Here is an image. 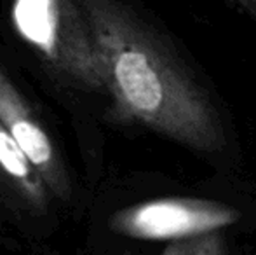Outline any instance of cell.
I'll return each instance as SVG.
<instances>
[{
  "label": "cell",
  "instance_id": "obj_1",
  "mask_svg": "<svg viewBox=\"0 0 256 255\" xmlns=\"http://www.w3.org/2000/svg\"><path fill=\"white\" fill-rule=\"evenodd\" d=\"M84 7L118 112L199 156L228 152L218 102L172 42L120 0H84Z\"/></svg>",
  "mask_w": 256,
  "mask_h": 255
},
{
  "label": "cell",
  "instance_id": "obj_2",
  "mask_svg": "<svg viewBox=\"0 0 256 255\" xmlns=\"http://www.w3.org/2000/svg\"><path fill=\"white\" fill-rule=\"evenodd\" d=\"M234 206L202 197H160L145 201L112 218V229L128 238L146 241H183L237 224Z\"/></svg>",
  "mask_w": 256,
  "mask_h": 255
},
{
  "label": "cell",
  "instance_id": "obj_3",
  "mask_svg": "<svg viewBox=\"0 0 256 255\" xmlns=\"http://www.w3.org/2000/svg\"><path fill=\"white\" fill-rule=\"evenodd\" d=\"M66 9V0H16L14 21L20 34L44 55L74 67V74L89 84L104 86L91 30L86 32L78 14Z\"/></svg>",
  "mask_w": 256,
  "mask_h": 255
},
{
  "label": "cell",
  "instance_id": "obj_4",
  "mask_svg": "<svg viewBox=\"0 0 256 255\" xmlns=\"http://www.w3.org/2000/svg\"><path fill=\"white\" fill-rule=\"evenodd\" d=\"M0 123L12 135L32 166L38 168L46 180L51 184L60 196H64V182L60 177V170L54 161V150L44 129L38 126L28 114L20 95L0 74Z\"/></svg>",
  "mask_w": 256,
  "mask_h": 255
},
{
  "label": "cell",
  "instance_id": "obj_5",
  "mask_svg": "<svg viewBox=\"0 0 256 255\" xmlns=\"http://www.w3.org/2000/svg\"><path fill=\"white\" fill-rule=\"evenodd\" d=\"M0 166L9 177H14L23 185L26 194L37 197V187H35L34 177H32L30 159L2 123H0Z\"/></svg>",
  "mask_w": 256,
  "mask_h": 255
},
{
  "label": "cell",
  "instance_id": "obj_6",
  "mask_svg": "<svg viewBox=\"0 0 256 255\" xmlns=\"http://www.w3.org/2000/svg\"><path fill=\"white\" fill-rule=\"evenodd\" d=\"M190 255H225L223 236L220 232H209L194 238L190 241Z\"/></svg>",
  "mask_w": 256,
  "mask_h": 255
},
{
  "label": "cell",
  "instance_id": "obj_7",
  "mask_svg": "<svg viewBox=\"0 0 256 255\" xmlns=\"http://www.w3.org/2000/svg\"><path fill=\"white\" fill-rule=\"evenodd\" d=\"M237 11H240L242 14H246L251 20V23H254L256 27V0H228Z\"/></svg>",
  "mask_w": 256,
  "mask_h": 255
},
{
  "label": "cell",
  "instance_id": "obj_8",
  "mask_svg": "<svg viewBox=\"0 0 256 255\" xmlns=\"http://www.w3.org/2000/svg\"><path fill=\"white\" fill-rule=\"evenodd\" d=\"M190 241H192V239L169 243L160 255H190Z\"/></svg>",
  "mask_w": 256,
  "mask_h": 255
}]
</instances>
